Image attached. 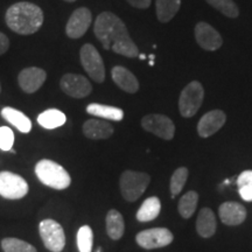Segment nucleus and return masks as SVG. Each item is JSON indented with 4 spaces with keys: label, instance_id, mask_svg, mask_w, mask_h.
I'll return each instance as SVG.
<instances>
[{
    "label": "nucleus",
    "instance_id": "obj_24",
    "mask_svg": "<svg viewBox=\"0 0 252 252\" xmlns=\"http://www.w3.org/2000/svg\"><path fill=\"white\" fill-rule=\"evenodd\" d=\"M67 122V117L62 111L58 109H49L40 113L37 117V123L47 128V130H53V128H58L60 126L64 125Z\"/></svg>",
    "mask_w": 252,
    "mask_h": 252
},
{
    "label": "nucleus",
    "instance_id": "obj_38",
    "mask_svg": "<svg viewBox=\"0 0 252 252\" xmlns=\"http://www.w3.org/2000/svg\"><path fill=\"white\" fill-rule=\"evenodd\" d=\"M0 93H1V84H0Z\"/></svg>",
    "mask_w": 252,
    "mask_h": 252
},
{
    "label": "nucleus",
    "instance_id": "obj_6",
    "mask_svg": "<svg viewBox=\"0 0 252 252\" xmlns=\"http://www.w3.org/2000/svg\"><path fill=\"white\" fill-rule=\"evenodd\" d=\"M204 97L203 87L200 82L193 81L182 90L179 99V109L184 117H193L201 108Z\"/></svg>",
    "mask_w": 252,
    "mask_h": 252
},
{
    "label": "nucleus",
    "instance_id": "obj_27",
    "mask_svg": "<svg viewBox=\"0 0 252 252\" xmlns=\"http://www.w3.org/2000/svg\"><path fill=\"white\" fill-rule=\"evenodd\" d=\"M1 248L4 252H37L33 245L19 238H4L1 241Z\"/></svg>",
    "mask_w": 252,
    "mask_h": 252
},
{
    "label": "nucleus",
    "instance_id": "obj_1",
    "mask_svg": "<svg viewBox=\"0 0 252 252\" xmlns=\"http://www.w3.org/2000/svg\"><path fill=\"white\" fill-rule=\"evenodd\" d=\"M94 32L104 49H112L117 54L131 59L139 56L138 47L132 41L125 24L111 12H103L96 18Z\"/></svg>",
    "mask_w": 252,
    "mask_h": 252
},
{
    "label": "nucleus",
    "instance_id": "obj_16",
    "mask_svg": "<svg viewBox=\"0 0 252 252\" xmlns=\"http://www.w3.org/2000/svg\"><path fill=\"white\" fill-rule=\"evenodd\" d=\"M220 219L226 225L242 224L247 219V209L237 202H225L220 206Z\"/></svg>",
    "mask_w": 252,
    "mask_h": 252
},
{
    "label": "nucleus",
    "instance_id": "obj_25",
    "mask_svg": "<svg viewBox=\"0 0 252 252\" xmlns=\"http://www.w3.org/2000/svg\"><path fill=\"white\" fill-rule=\"evenodd\" d=\"M181 0H157V17L161 23H168L180 9Z\"/></svg>",
    "mask_w": 252,
    "mask_h": 252
},
{
    "label": "nucleus",
    "instance_id": "obj_13",
    "mask_svg": "<svg viewBox=\"0 0 252 252\" xmlns=\"http://www.w3.org/2000/svg\"><path fill=\"white\" fill-rule=\"evenodd\" d=\"M47 74L43 69L37 67H30L20 71L18 76L19 86L25 93L33 94L43 86Z\"/></svg>",
    "mask_w": 252,
    "mask_h": 252
},
{
    "label": "nucleus",
    "instance_id": "obj_33",
    "mask_svg": "<svg viewBox=\"0 0 252 252\" xmlns=\"http://www.w3.org/2000/svg\"><path fill=\"white\" fill-rule=\"evenodd\" d=\"M131 6L135 8H149L151 5V0H126Z\"/></svg>",
    "mask_w": 252,
    "mask_h": 252
},
{
    "label": "nucleus",
    "instance_id": "obj_15",
    "mask_svg": "<svg viewBox=\"0 0 252 252\" xmlns=\"http://www.w3.org/2000/svg\"><path fill=\"white\" fill-rule=\"evenodd\" d=\"M226 116L225 113L220 110H213L209 111L200 119L197 125V132L200 137L208 138L217 131L225 124Z\"/></svg>",
    "mask_w": 252,
    "mask_h": 252
},
{
    "label": "nucleus",
    "instance_id": "obj_2",
    "mask_svg": "<svg viewBox=\"0 0 252 252\" xmlns=\"http://www.w3.org/2000/svg\"><path fill=\"white\" fill-rule=\"evenodd\" d=\"M6 25L20 35L36 33L43 24V12L32 2L21 1L12 5L5 15Z\"/></svg>",
    "mask_w": 252,
    "mask_h": 252
},
{
    "label": "nucleus",
    "instance_id": "obj_8",
    "mask_svg": "<svg viewBox=\"0 0 252 252\" xmlns=\"http://www.w3.org/2000/svg\"><path fill=\"white\" fill-rule=\"evenodd\" d=\"M30 187L23 176L12 172L0 173V196L8 200H19L26 196Z\"/></svg>",
    "mask_w": 252,
    "mask_h": 252
},
{
    "label": "nucleus",
    "instance_id": "obj_35",
    "mask_svg": "<svg viewBox=\"0 0 252 252\" xmlns=\"http://www.w3.org/2000/svg\"><path fill=\"white\" fill-rule=\"evenodd\" d=\"M139 58H140L141 60H145V58H146V56H145L144 54H140V55H139Z\"/></svg>",
    "mask_w": 252,
    "mask_h": 252
},
{
    "label": "nucleus",
    "instance_id": "obj_7",
    "mask_svg": "<svg viewBox=\"0 0 252 252\" xmlns=\"http://www.w3.org/2000/svg\"><path fill=\"white\" fill-rule=\"evenodd\" d=\"M41 239L52 252H61L65 247V235L60 223L54 220H43L39 225Z\"/></svg>",
    "mask_w": 252,
    "mask_h": 252
},
{
    "label": "nucleus",
    "instance_id": "obj_20",
    "mask_svg": "<svg viewBox=\"0 0 252 252\" xmlns=\"http://www.w3.org/2000/svg\"><path fill=\"white\" fill-rule=\"evenodd\" d=\"M1 117L4 118L5 121L11 123L14 127H17L18 130L23 132V133H30L32 130L31 119L17 109L6 106V108L1 110Z\"/></svg>",
    "mask_w": 252,
    "mask_h": 252
},
{
    "label": "nucleus",
    "instance_id": "obj_30",
    "mask_svg": "<svg viewBox=\"0 0 252 252\" xmlns=\"http://www.w3.org/2000/svg\"><path fill=\"white\" fill-rule=\"evenodd\" d=\"M209 5L214 8L220 11V13L224 14L228 18H237L239 14L237 5L235 4L234 0H206Z\"/></svg>",
    "mask_w": 252,
    "mask_h": 252
},
{
    "label": "nucleus",
    "instance_id": "obj_19",
    "mask_svg": "<svg viewBox=\"0 0 252 252\" xmlns=\"http://www.w3.org/2000/svg\"><path fill=\"white\" fill-rule=\"evenodd\" d=\"M217 223L215 214L209 208H203L198 213L196 220V230L198 235L203 238H209L215 234Z\"/></svg>",
    "mask_w": 252,
    "mask_h": 252
},
{
    "label": "nucleus",
    "instance_id": "obj_12",
    "mask_svg": "<svg viewBox=\"0 0 252 252\" xmlns=\"http://www.w3.org/2000/svg\"><path fill=\"white\" fill-rule=\"evenodd\" d=\"M91 21H93V15L89 8H77L69 18L65 26V33L70 39H80L89 30Z\"/></svg>",
    "mask_w": 252,
    "mask_h": 252
},
{
    "label": "nucleus",
    "instance_id": "obj_22",
    "mask_svg": "<svg viewBox=\"0 0 252 252\" xmlns=\"http://www.w3.org/2000/svg\"><path fill=\"white\" fill-rule=\"evenodd\" d=\"M106 232H108L109 237L113 241H118L123 237L125 231V223L123 215L117 210L112 209L110 210L106 215Z\"/></svg>",
    "mask_w": 252,
    "mask_h": 252
},
{
    "label": "nucleus",
    "instance_id": "obj_5",
    "mask_svg": "<svg viewBox=\"0 0 252 252\" xmlns=\"http://www.w3.org/2000/svg\"><path fill=\"white\" fill-rule=\"evenodd\" d=\"M80 60L82 67L87 71L90 78L96 83H103L105 80V68L102 56L98 50L90 43H86L81 48Z\"/></svg>",
    "mask_w": 252,
    "mask_h": 252
},
{
    "label": "nucleus",
    "instance_id": "obj_26",
    "mask_svg": "<svg viewBox=\"0 0 252 252\" xmlns=\"http://www.w3.org/2000/svg\"><path fill=\"white\" fill-rule=\"evenodd\" d=\"M198 202V195L196 191H188L181 197L179 202V213L184 219H190L196 210Z\"/></svg>",
    "mask_w": 252,
    "mask_h": 252
},
{
    "label": "nucleus",
    "instance_id": "obj_4",
    "mask_svg": "<svg viewBox=\"0 0 252 252\" xmlns=\"http://www.w3.org/2000/svg\"><path fill=\"white\" fill-rule=\"evenodd\" d=\"M151 182V176L146 173L125 171L121 176L119 186L123 197L128 202H134L139 198Z\"/></svg>",
    "mask_w": 252,
    "mask_h": 252
},
{
    "label": "nucleus",
    "instance_id": "obj_31",
    "mask_svg": "<svg viewBox=\"0 0 252 252\" xmlns=\"http://www.w3.org/2000/svg\"><path fill=\"white\" fill-rule=\"evenodd\" d=\"M188 178V169L186 167H180L176 171L173 173L171 184H169V189H171L172 197H175L176 195L181 193L182 188L187 181Z\"/></svg>",
    "mask_w": 252,
    "mask_h": 252
},
{
    "label": "nucleus",
    "instance_id": "obj_17",
    "mask_svg": "<svg viewBox=\"0 0 252 252\" xmlns=\"http://www.w3.org/2000/svg\"><path fill=\"white\" fill-rule=\"evenodd\" d=\"M83 134L94 140L108 139L113 134V127L110 123L100 119H89L83 124Z\"/></svg>",
    "mask_w": 252,
    "mask_h": 252
},
{
    "label": "nucleus",
    "instance_id": "obj_11",
    "mask_svg": "<svg viewBox=\"0 0 252 252\" xmlns=\"http://www.w3.org/2000/svg\"><path fill=\"white\" fill-rule=\"evenodd\" d=\"M61 90L72 98H84L93 91V86L86 77L77 74H65L60 82Z\"/></svg>",
    "mask_w": 252,
    "mask_h": 252
},
{
    "label": "nucleus",
    "instance_id": "obj_28",
    "mask_svg": "<svg viewBox=\"0 0 252 252\" xmlns=\"http://www.w3.org/2000/svg\"><path fill=\"white\" fill-rule=\"evenodd\" d=\"M238 191L244 201H252V171H244L237 179Z\"/></svg>",
    "mask_w": 252,
    "mask_h": 252
},
{
    "label": "nucleus",
    "instance_id": "obj_34",
    "mask_svg": "<svg viewBox=\"0 0 252 252\" xmlns=\"http://www.w3.org/2000/svg\"><path fill=\"white\" fill-rule=\"evenodd\" d=\"M9 48V40L4 33L0 32V55L5 54Z\"/></svg>",
    "mask_w": 252,
    "mask_h": 252
},
{
    "label": "nucleus",
    "instance_id": "obj_3",
    "mask_svg": "<svg viewBox=\"0 0 252 252\" xmlns=\"http://www.w3.org/2000/svg\"><path fill=\"white\" fill-rule=\"evenodd\" d=\"M35 174L43 185L47 187L58 189V190L68 188L71 184V178L69 173L61 165L53 160H40L35 166Z\"/></svg>",
    "mask_w": 252,
    "mask_h": 252
},
{
    "label": "nucleus",
    "instance_id": "obj_23",
    "mask_svg": "<svg viewBox=\"0 0 252 252\" xmlns=\"http://www.w3.org/2000/svg\"><path fill=\"white\" fill-rule=\"evenodd\" d=\"M161 210V202L156 196L149 197L144 201L137 212V220L139 222H150L156 220Z\"/></svg>",
    "mask_w": 252,
    "mask_h": 252
},
{
    "label": "nucleus",
    "instance_id": "obj_9",
    "mask_svg": "<svg viewBox=\"0 0 252 252\" xmlns=\"http://www.w3.org/2000/svg\"><path fill=\"white\" fill-rule=\"evenodd\" d=\"M173 234L166 228H153L147 229L139 232L135 237V241L139 247L152 250L169 245L173 242Z\"/></svg>",
    "mask_w": 252,
    "mask_h": 252
},
{
    "label": "nucleus",
    "instance_id": "obj_29",
    "mask_svg": "<svg viewBox=\"0 0 252 252\" xmlns=\"http://www.w3.org/2000/svg\"><path fill=\"white\" fill-rule=\"evenodd\" d=\"M94 244V232L89 225L81 226L77 232V248L80 252H91Z\"/></svg>",
    "mask_w": 252,
    "mask_h": 252
},
{
    "label": "nucleus",
    "instance_id": "obj_21",
    "mask_svg": "<svg viewBox=\"0 0 252 252\" xmlns=\"http://www.w3.org/2000/svg\"><path fill=\"white\" fill-rule=\"evenodd\" d=\"M87 112L94 117H98L102 119H108V121L121 122L124 118V111L119 108L115 106L103 105V104L93 103L87 106Z\"/></svg>",
    "mask_w": 252,
    "mask_h": 252
},
{
    "label": "nucleus",
    "instance_id": "obj_18",
    "mask_svg": "<svg viewBox=\"0 0 252 252\" xmlns=\"http://www.w3.org/2000/svg\"><path fill=\"white\" fill-rule=\"evenodd\" d=\"M112 80L118 88L128 94H135L139 90V82L132 72L121 65H116L111 71Z\"/></svg>",
    "mask_w": 252,
    "mask_h": 252
},
{
    "label": "nucleus",
    "instance_id": "obj_37",
    "mask_svg": "<svg viewBox=\"0 0 252 252\" xmlns=\"http://www.w3.org/2000/svg\"><path fill=\"white\" fill-rule=\"evenodd\" d=\"M97 252H102V250H100V248L97 249Z\"/></svg>",
    "mask_w": 252,
    "mask_h": 252
},
{
    "label": "nucleus",
    "instance_id": "obj_36",
    "mask_svg": "<svg viewBox=\"0 0 252 252\" xmlns=\"http://www.w3.org/2000/svg\"><path fill=\"white\" fill-rule=\"evenodd\" d=\"M64 1H68V2H74V1H76V0H64Z\"/></svg>",
    "mask_w": 252,
    "mask_h": 252
},
{
    "label": "nucleus",
    "instance_id": "obj_10",
    "mask_svg": "<svg viewBox=\"0 0 252 252\" xmlns=\"http://www.w3.org/2000/svg\"><path fill=\"white\" fill-rule=\"evenodd\" d=\"M141 126L144 127V130L165 140L173 139L175 133L174 123L172 122V119L163 115L145 116L141 121Z\"/></svg>",
    "mask_w": 252,
    "mask_h": 252
},
{
    "label": "nucleus",
    "instance_id": "obj_32",
    "mask_svg": "<svg viewBox=\"0 0 252 252\" xmlns=\"http://www.w3.org/2000/svg\"><path fill=\"white\" fill-rule=\"evenodd\" d=\"M14 144V133L7 126L0 127V150L11 151Z\"/></svg>",
    "mask_w": 252,
    "mask_h": 252
},
{
    "label": "nucleus",
    "instance_id": "obj_14",
    "mask_svg": "<svg viewBox=\"0 0 252 252\" xmlns=\"http://www.w3.org/2000/svg\"><path fill=\"white\" fill-rule=\"evenodd\" d=\"M195 39L198 45L206 50H217L223 43L220 34L207 23H198L196 25Z\"/></svg>",
    "mask_w": 252,
    "mask_h": 252
}]
</instances>
